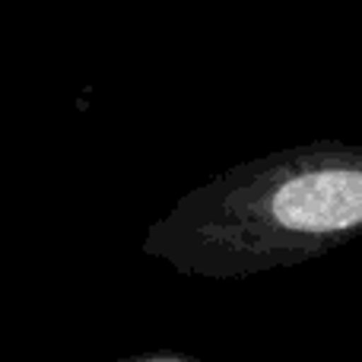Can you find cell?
Returning a JSON list of instances; mask_svg holds the SVG:
<instances>
[{"mask_svg":"<svg viewBox=\"0 0 362 362\" xmlns=\"http://www.w3.org/2000/svg\"><path fill=\"white\" fill-rule=\"evenodd\" d=\"M362 238V144L312 140L245 159L185 191L140 251L191 280L302 267Z\"/></svg>","mask_w":362,"mask_h":362,"instance_id":"1","label":"cell"},{"mask_svg":"<svg viewBox=\"0 0 362 362\" xmlns=\"http://www.w3.org/2000/svg\"><path fill=\"white\" fill-rule=\"evenodd\" d=\"M108 362H204L187 353H172V350H159V353H140V356H124V359H108Z\"/></svg>","mask_w":362,"mask_h":362,"instance_id":"2","label":"cell"}]
</instances>
